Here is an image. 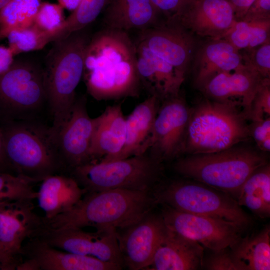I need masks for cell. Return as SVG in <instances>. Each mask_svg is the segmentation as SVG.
Returning <instances> with one entry per match:
<instances>
[{"mask_svg": "<svg viewBox=\"0 0 270 270\" xmlns=\"http://www.w3.org/2000/svg\"><path fill=\"white\" fill-rule=\"evenodd\" d=\"M136 44L127 32L106 28L90 37L83 76L88 93L98 100L136 97L142 84Z\"/></svg>", "mask_w": 270, "mask_h": 270, "instance_id": "cell-1", "label": "cell"}, {"mask_svg": "<svg viewBox=\"0 0 270 270\" xmlns=\"http://www.w3.org/2000/svg\"><path fill=\"white\" fill-rule=\"evenodd\" d=\"M151 191L115 189L90 192L68 210L44 218L45 229L92 226L116 230L130 226L151 212L156 205Z\"/></svg>", "mask_w": 270, "mask_h": 270, "instance_id": "cell-2", "label": "cell"}, {"mask_svg": "<svg viewBox=\"0 0 270 270\" xmlns=\"http://www.w3.org/2000/svg\"><path fill=\"white\" fill-rule=\"evenodd\" d=\"M85 28L54 42L43 68L52 134L54 139L70 116L82 76L90 37Z\"/></svg>", "mask_w": 270, "mask_h": 270, "instance_id": "cell-3", "label": "cell"}, {"mask_svg": "<svg viewBox=\"0 0 270 270\" xmlns=\"http://www.w3.org/2000/svg\"><path fill=\"white\" fill-rule=\"evenodd\" d=\"M246 118L233 104L202 101L190 111L182 152L207 154L233 147L250 135Z\"/></svg>", "mask_w": 270, "mask_h": 270, "instance_id": "cell-4", "label": "cell"}, {"mask_svg": "<svg viewBox=\"0 0 270 270\" xmlns=\"http://www.w3.org/2000/svg\"><path fill=\"white\" fill-rule=\"evenodd\" d=\"M1 126L6 158L18 174L42 180L63 166L46 122H12Z\"/></svg>", "mask_w": 270, "mask_h": 270, "instance_id": "cell-5", "label": "cell"}, {"mask_svg": "<svg viewBox=\"0 0 270 270\" xmlns=\"http://www.w3.org/2000/svg\"><path fill=\"white\" fill-rule=\"evenodd\" d=\"M267 164L260 153L248 148L190 154L178 160L176 171L186 178L226 192L235 199L248 177Z\"/></svg>", "mask_w": 270, "mask_h": 270, "instance_id": "cell-6", "label": "cell"}, {"mask_svg": "<svg viewBox=\"0 0 270 270\" xmlns=\"http://www.w3.org/2000/svg\"><path fill=\"white\" fill-rule=\"evenodd\" d=\"M162 172V162L147 152L110 162H90L72 168V174L90 192L115 189L151 191Z\"/></svg>", "mask_w": 270, "mask_h": 270, "instance_id": "cell-7", "label": "cell"}, {"mask_svg": "<svg viewBox=\"0 0 270 270\" xmlns=\"http://www.w3.org/2000/svg\"><path fill=\"white\" fill-rule=\"evenodd\" d=\"M47 114L50 116L43 68L29 62H14L0 74L1 124L46 122L44 117Z\"/></svg>", "mask_w": 270, "mask_h": 270, "instance_id": "cell-8", "label": "cell"}, {"mask_svg": "<svg viewBox=\"0 0 270 270\" xmlns=\"http://www.w3.org/2000/svg\"><path fill=\"white\" fill-rule=\"evenodd\" d=\"M152 193L156 204H165L180 211L218 218L242 228L250 222L248 215L234 198L198 182L173 181L158 186Z\"/></svg>", "mask_w": 270, "mask_h": 270, "instance_id": "cell-9", "label": "cell"}, {"mask_svg": "<svg viewBox=\"0 0 270 270\" xmlns=\"http://www.w3.org/2000/svg\"><path fill=\"white\" fill-rule=\"evenodd\" d=\"M162 205L160 216L167 228L212 252L230 248L241 237L242 228L233 222Z\"/></svg>", "mask_w": 270, "mask_h": 270, "instance_id": "cell-10", "label": "cell"}, {"mask_svg": "<svg viewBox=\"0 0 270 270\" xmlns=\"http://www.w3.org/2000/svg\"><path fill=\"white\" fill-rule=\"evenodd\" d=\"M39 236H42V240L55 248L94 257L116 264L122 268L124 266L116 229H98L92 232L80 228L60 230L44 228Z\"/></svg>", "mask_w": 270, "mask_h": 270, "instance_id": "cell-11", "label": "cell"}, {"mask_svg": "<svg viewBox=\"0 0 270 270\" xmlns=\"http://www.w3.org/2000/svg\"><path fill=\"white\" fill-rule=\"evenodd\" d=\"M163 100L155 118L148 150L162 162L182 152L190 114L186 104L178 95Z\"/></svg>", "mask_w": 270, "mask_h": 270, "instance_id": "cell-12", "label": "cell"}, {"mask_svg": "<svg viewBox=\"0 0 270 270\" xmlns=\"http://www.w3.org/2000/svg\"><path fill=\"white\" fill-rule=\"evenodd\" d=\"M192 34L174 22H165L141 30L136 43L172 66L184 80L194 54L196 41Z\"/></svg>", "mask_w": 270, "mask_h": 270, "instance_id": "cell-13", "label": "cell"}, {"mask_svg": "<svg viewBox=\"0 0 270 270\" xmlns=\"http://www.w3.org/2000/svg\"><path fill=\"white\" fill-rule=\"evenodd\" d=\"M116 230L124 265L130 270H146L164 238L167 228L162 218L150 212L136 223Z\"/></svg>", "mask_w": 270, "mask_h": 270, "instance_id": "cell-14", "label": "cell"}, {"mask_svg": "<svg viewBox=\"0 0 270 270\" xmlns=\"http://www.w3.org/2000/svg\"><path fill=\"white\" fill-rule=\"evenodd\" d=\"M44 226V218L34 212L32 200L0 201V244L17 266L16 258L23 252L24 241L39 235Z\"/></svg>", "mask_w": 270, "mask_h": 270, "instance_id": "cell-15", "label": "cell"}, {"mask_svg": "<svg viewBox=\"0 0 270 270\" xmlns=\"http://www.w3.org/2000/svg\"><path fill=\"white\" fill-rule=\"evenodd\" d=\"M95 118L90 116L84 96L76 97L68 120L56 139L63 165L72 168L90 162V150Z\"/></svg>", "mask_w": 270, "mask_h": 270, "instance_id": "cell-16", "label": "cell"}, {"mask_svg": "<svg viewBox=\"0 0 270 270\" xmlns=\"http://www.w3.org/2000/svg\"><path fill=\"white\" fill-rule=\"evenodd\" d=\"M166 20L210 39L223 38L236 22L234 9L226 0H194Z\"/></svg>", "mask_w": 270, "mask_h": 270, "instance_id": "cell-17", "label": "cell"}, {"mask_svg": "<svg viewBox=\"0 0 270 270\" xmlns=\"http://www.w3.org/2000/svg\"><path fill=\"white\" fill-rule=\"evenodd\" d=\"M264 78L244 63L234 70L217 74L201 90L214 100L242 108L246 117L254 95Z\"/></svg>", "mask_w": 270, "mask_h": 270, "instance_id": "cell-18", "label": "cell"}, {"mask_svg": "<svg viewBox=\"0 0 270 270\" xmlns=\"http://www.w3.org/2000/svg\"><path fill=\"white\" fill-rule=\"evenodd\" d=\"M30 244L28 249V258L18 264V270H119L122 268L116 264L94 257L58 250L42 240Z\"/></svg>", "mask_w": 270, "mask_h": 270, "instance_id": "cell-19", "label": "cell"}, {"mask_svg": "<svg viewBox=\"0 0 270 270\" xmlns=\"http://www.w3.org/2000/svg\"><path fill=\"white\" fill-rule=\"evenodd\" d=\"M126 134V118L121 104L108 106L101 114L95 118L90 162L115 160L124 146Z\"/></svg>", "mask_w": 270, "mask_h": 270, "instance_id": "cell-20", "label": "cell"}, {"mask_svg": "<svg viewBox=\"0 0 270 270\" xmlns=\"http://www.w3.org/2000/svg\"><path fill=\"white\" fill-rule=\"evenodd\" d=\"M203 246L167 228L146 270H194L203 265Z\"/></svg>", "mask_w": 270, "mask_h": 270, "instance_id": "cell-21", "label": "cell"}, {"mask_svg": "<svg viewBox=\"0 0 270 270\" xmlns=\"http://www.w3.org/2000/svg\"><path fill=\"white\" fill-rule=\"evenodd\" d=\"M138 74L142 84L160 100L179 94L184 80L174 67L144 46L136 43Z\"/></svg>", "mask_w": 270, "mask_h": 270, "instance_id": "cell-22", "label": "cell"}, {"mask_svg": "<svg viewBox=\"0 0 270 270\" xmlns=\"http://www.w3.org/2000/svg\"><path fill=\"white\" fill-rule=\"evenodd\" d=\"M193 58L194 83L200 89L217 74L234 70L244 64L240 51L224 38L211 39Z\"/></svg>", "mask_w": 270, "mask_h": 270, "instance_id": "cell-23", "label": "cell"}, {"mask_svg": "<svg viewBox=\"0 0 270 270\" xmlns=\"http://www.w3.org/2000/svg\"><path fill=\"white\" fill-rule=\"evenodd\" d=\"M160 100L156 96L150 95L126 118L125 142L115 160L142 154L148 150Z\"/></svg>", "mask_w": 270, "mask_h": 270, "instance_id": "cell-24", "label": "cell"}, {"mask_svg": "<svg viewBox=\"0 0 270 270\" xmlns=\"http://www.w3.org/2000/svg\"><path fill=\"white\" fill-rule=\"evenodd\" d=\"M104 10L106 28L141 30L161 23L160 13L151 0H110Z\"/></svg>", "mask_w": 270, "mask_h": 270, "instance_id": "cell-25", "label": "cell"}, {"mask_svg": "<svg viewBox=\"0 0 270 270\" xmlns=\"http://www.w3.org/2000/svg\"><path fill=\"white\" fill-rule=\"evenodd\" d=\"M84 192L72 177L54 174L42 180L36 198L48 220L70 208Z\"/></svg>", "mask_w": 270, "mask_h": 270, "instance_id": "cell-26", "label": "cell"}, {"mask_svg": "<svg viewBox=\"0 0 270 270\" xmlns=\"http://www.w3.org/2000/svg\"><path fill=\"white\" fill-rule=\"evenodd\" d=\"M229 253L236 270H270L269 226L254 236L240 237L229 248Z\"/></svg>", "mask_w": 270, "mask_h": 270, "instance_id": "cell-27", "label": "cell"}, {"mask_svg": "<svg viewBox=\"0 0 270 270\" xmlns=\"http://www.w3.org/2000/svg\"><path fill=\"white\" fill-rule=\"evenodd\" d=\"M262 218L270 216V166L266 164L256 170L241 186L236 198Z\"/></svg>", "mask_w": 270, "mask_h": 270, "instance_id": "cell-28", "label": "cell"}, {"mask_svg": "<svg viewBox=\"0 0 270 270\" xmlns=\"http://www.w3.org/2000/svg\"><path fill=\"white\" fill-rule=\"evenodd\" d=\"M270 20L236 21L224 38L238 50L255 48L270 40Z\"/></svg>", "mask_w": 270, "mask_h": 270, "instance_id": "cell-29", "label": "cell"}, {"mask_svg": "<svg viewBox=\"0 0 270 270\" xmlns=\"http://www.w3.org/2000/svg\"><path fill=\"white\" fill-rule=\"evenodd\" d=\"M41 0H11L0 12V40L12 30L34 24Z\"/></svg>", "mask_w": 270, "mask_h": 270, "instance_id": "cell-30", "label": "cell"}, {"mask_svg": "<svg viewBox=\"0 0 270 270\" xmlns=\"http://www.w3.org/2000/svg\"><path fill=\"white\" fill-rule=\"evenodd\" d=\"M110 0H82L65 19L55 34L53 42L64 38L74 32L86 28L105 9Z\"/></svg>", "mask_w": 270, "mask_h": 270, "instance_id": "cell-31", "label": "cell"}, {"mask_svg": "<svg viewBox=\"0 0 270 270\" xmlns=\"http://www.w3.org/2000/svg\"><path fill=\"white\" fill-rule=\"evenodd\" d=\"M6 38L8 48L16 56L43 48L48 43L52 42L54 34L42 30L33 24L28 27L12 30Z\"/></svg>", "mask_w": 270, "mask_h": 270, "instance_id": "cell-32", "label": "cell"}, {"mask_svg": "<svg viewBox=\"0 0 270 270\" xmlns=\"http://www.w3.org/2000/svg\"><path fill=\"white\" fill-rule=\"evenodd\" d=\"M36 180L20 174L16 176L0 172V201L36 198L37 192L32 184Z\"/></svg>", "mask_w": 270, "mask_h": 270, "instance_id": "cell-33", "label": "cell"}, {"mask_svg": "<svg viewBox=\"0 0 270 270\" xmlns=\"http://www.w3.org/2000/svg\"><path fill=\"white\" fill-rule=\"evenodd\" d=\"M64 9L58 4L42 2L34 24L42 30L52 34L54 38L65 20Z\"/></svg>", "mask_w": 270, "mask_h": 270, "instance_id": "cell-34", "label": "cell"}, {"mask_svg": "<svg viewBox=\"0 0 270 270\" xmlns=\"http://www.w3.org/2000/svg\"><path fill=\"white\" fill-rule=\"evenodd\" d=\"M243 61L256 70L262 78L270 76V41L252 48L244 50Z\"/></svg>", "mask_w": 270, "mask_h": 270, "instance_id": "cell-35", "label": "cell"}, {"mask_svg": "<svg viewBox=\"0 0 270 270\" xmlns=\"http://www.w3.org/2000/svg\"><path fill=\"white\" fill-rule=\"evenodd\" d=\"M270 115V80L264 78L256 93L247 118L252 122L259 120Z\"/></svg>", "mask_w": 270, "mask_h": 270, "instance_id": "cell-36", "label": "cell"}, {"mask_svg": "<svg viewBox=\"0 0 270 270\" xmlns=\"http://www.w3.org/2000/svg\"><path fill=\"white\" fill-rule=\"evenodd\" d=\"M250 133L259 148L263 151L270 150V118L252 122Z\"/></svg>", "mask_w": 270, "mask_h": 270, "instance_id": "cell-37", "label": "cell"}, {"mask_svg": "<svg viewBox=\"0 0 270 270\" xmlns=\"http://www.w3.org/2000/svg\"><path fill=\"white\" fill-rule=\"evenodd\" d=\"M213 253L203 262L206 268L212 270H236L231 260L229 248Z\"/></svg>", "mask_w": 270, "mask_h": 270, "instance_id": "cell-38", "label": "cell"}, {"mask_svg": "<svg viewBox=\"0 0 270 270\" xmlns=\"http://www.w3.org/2000/svg\"><path fill=\"white\" fill-rule=\"evenodd\" d=\"M151 0L160 13L166 16L168 20L178 14L194 0Z\"/></svg>", "mask_w": 270, "mask_h": 270, "instance_id": "cell-39", "label": "cell"}, {"mask_svg": "<svg viewBox=\"0 0 270 270\" xmlns=\"http://www.w3.org/2000/svg\"><path fill=\"white\" fill-rule=\"evenodd\" d=\"M270 20V0H256L242 20L246 22Z\"/></svg>", "mask_w": 270, "mask_h": 270, "instance_id": "cell-40", "label": "cell"}, {"mask_svg": "<svg viewBox=\"0 0 270 270\" xmlns=\"http://www.w3.org/2000/svg\"><path fill=\"white\" fill-rule=\"evenodd\" d=\"M232 7L236 21L240 20L256 0H226Z\"/></svg>", "mask_w": 270, "mask_h": 270, "instance_id": "cell-41", "label": "cell"}, {"mask_svg": "<svg viewBox=\"0 0 270 270\" xmlns=\"http://www.w3.org/2000/svg\"><path fill=\"white\" fill-rule=\"evenodd\" d=\"M14 55L8 47L0 46V74L4 73L14 62Z\"/></svg>", "mask_w": 270, "mask_h": 270, "instance_id": "cell-42", "label": "cell"}, {"mask_svg": "<svg viewBox=\"0 0 270 270\" xmlns=\"http://www.w3.org/2000/svg\"><path fill=\"white\" fill-rule=\"evenodd\" d=\"M16 266V264L6 254L0 244V269L12 270Z\"/></svg>", "mask_w": 270, "mask_h": 270, "instance_id": "cell-43", "label": "cell"}, {"mask_svg": "<svg viewBox=\"0 0 270 270\" xmlns=\"http://www.w3.org/2000/svg\"><path fill=\"white\" fill-rule=\"evenodd\" d=\"M8 164H10L5 153L4 134L0 124V170Z\"/></svg>", "mask_w": 270, "mask_h": 270, "instance_id": "cell-44", "label": "cell"}, {"mask_svg": "<svg viewBox=\"0 0 270 270\" xmlns=\"http://www.w3.org/2000/svg\"><path fill=\"white\" fill-rule=\"evenodd\" d=\"M58 4L64 8L73 12L82 0H57Z\"/></svg>", "mask_w": 270, "mask_h": 270, "instance_id": "cell-45", "label": "cell"}, {"mask_svg": "<svg viewBox=\"0 0 270 270\" xmlns=\"http://www.w3.org/2000/svg\"><path fill=\"white\" fill-rule=\"evenodd\" d=\"M11 0H0V12Z\"/></svg>", "mask_w": 270, "mask_h": 270, "instance_id": "cell-46", "label": "cell"}]
</instances>
